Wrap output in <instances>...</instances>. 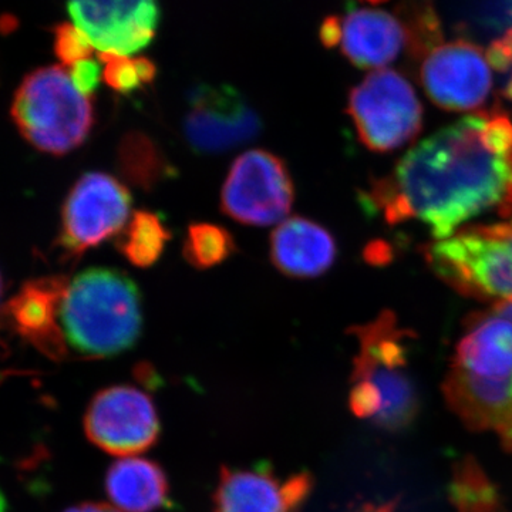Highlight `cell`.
<instances>
[{
	"instance_id": "cell-1",
	"label": "cell",
	"mask_w": 512,
	"mask_h": 512,
	"mask_svg": "<svg viewBox=\"0 0 512 512\" xmlns=\"http://www.w3.org/2000/svg\"><path fill=\"white\" fill-rule=\"evenodd\" d=\"M370 204L389 224L416 221L436 241L488 212L512 214V121L501 111L441 128L376 183Z\"/></svg>"
},
{
	"instance_id": "cell-2",
	"label": "cell",
	"mask_w": 512,
	"mask_h": 512,
	"mask_svg": "<svg viewBox=\"0 0 512 512\" xmlns=\"http://www.w3.org/2000/svg\"><path fill=\"white\" fill-rule=\"evenodd\" d=\"M444 397L464 426L500 439L512 424V309L497 302L468 322L444 380Z\"/></svg>"
},
{
	"instance_id": "cell-3",
	"label": "cell",
	"mask_w": 512,
	"mask_h": 512,
	"mask_svg": "<svg viewBox=\"0 0 512 512\" xmlns=\"http://www.w3.org/2000/svg\"><path fill=\"white\" fill-rule=\"evenodd\" d=\"M60 323L66 345L103 359L133 348L143 328L140 292L117 269H87L67 288Z\"/></svg>"
},
{
	"instance_id": "cell-4",
	"label": "cell",
	"mask_w": 512,
	"mask_h": 512,
	"mask_svg": "<svg viewBox=\"0 0 512 512\" xmlns=\"http://www.w3.org/2000/svg\"><path fill=\"white\" fill-rule=\"evenodd\" d=\"M359 355L355 359L350 407L360 419L379 429L400 431L419 412V397L409 370L407 339L392 312L355 330Z\"/></svg>"
},
{
	"instance_id": "cell-5",
	"label": "cell",
	"mask_w": 512,
	"mask_h": 512,
	"mask_svg": "<svg viewBox=\"0 0 512 512\" xmlns=\"http://www.w3.org/2000/svg\"><path fill=\"white\" fill-rule=\"evenodd\" d=\"M12 119L37 150L64 156L82 146L94 123L92 100L74 86L62 66L37 69L23 79Z\"/></svg>"
},
{
	"instance_id": "cell-6",
	"label": "cell",
	"mask_w": 512,
	"mask_h": 512,
	"mask_svg": "<svg viewBox=\"0 0 512 512\" xmlns=\"http://www.w3.org/2000/svg\"><path fill=\"white\" fill-rule=\"evenodd\" d=\"M427 259L433 271L463 295L512 299V220L460 229L430 245Z\"/></svg>"
},
{
	"instance_id": "cell-7",
	"label": "cell",
	"mask_w": 512,
	"mask_h": 512,
	"mask_svg": "<svg viewBox=\"0 0 512 512\" xmlns=\"http://www.w3.org/2000/svg\"><path fill=\"white\" fill-rule=\"evenodd\" d=\"M348 111L360 141L386 153L420 133L423 109L412 84L390 69L375 70L350 92Z\"/></svg>"
},
{
	"instance_id": "cell-8",
	"label": "cell",
	"mask_w": 512,
	"mask_h": 512,
	"mask_svg": "<svg viewBox=\"0 0 512 512\" xmlns=\"http://www.w3.org/2000/svg\"><path fill=\"white\" fill-rule=\"evenodd\" d=\"M295 198L291 175L281 158L251 150L232 164L221 192V208L232 220L271 227L288 217Z\"/></svg>"
},
{
	"instance_id": "cell-9",
	"label": "cell",
	"mask_w": 512,
	"mask_h": 512,
	"mask_svg": "<svg viewBox=\"0 0 512 512\" xmlns=\"http://www.w3.org/2000/svg\"><path fill=\"white\" fill-rule=\"evenodd\" d=\"M130 211V192L119 180L104 173L84 174L64 202L59 238L64 254L79 258L121 234Z\"/></svg>"
},
{
	"instance_id": "cell-10",
	"label": "cell",
	"mask_w": 512,
	"mask_h": 512,
	"mask_svg": "<svg viewBox=\"0 0 512 512\" xmlns=\"http://www.w3.org/2000/svg\"><path fill=\"white\" fill-rule=\"evenodd\" d=\"M94 446L119 457H134L154 446L160 419L153 400L134 386H113L97 393L84 417Z\"/></svg>"
},
{
	"instance_id": "cell-11",
	"label": "cell",
	"mask_w": 512,
	"mask_h": 512,
	"mask_svg": "<svg viewBox=\"0 0 512 512\" xmlns=\"http://www.w3.org/2000/svg\"><path fill=\"white\" fill-rule=\"evenodd\" d=\"M420 76L437 106L471 111L483 106L493 90V64L483 50L466 40L437 43L423 50Z\"/></svg>"
},
{
	"instance_id": "cell-12",
	"label": "cell",
	"mask_w": 512,
	"mask_h": 512,
	"mask_svg": "<svg viewBox=\"0 0 512 512\" xmlns=\"http://www.w3.org/2000/svg\"><path fill=\"white\" fill-rule=\"evenodd\" d=\"M261 131V117L237 90L208 84L192 90L184 136L195 153H227L255 140Z\"/></svg>"
},
{
	"instance_id": "cell-13",
	"label": "cell",
	"mask_w": 512,
	"mask_h": 512,
	"mask_svg": "<svg viewBox=\"0 0 512 512\" xmlns=\"http://www.w3.org/2000/svg\"><path fill=\"white\" fill-rule=\"evenodd\" d=\"M67 6L99 53L134 55L156 35L157 0H67Z\"/></svg>"
},
{
	"instance_id": "cell-14",
	"label": "cell",
	"mask_w": 512,
	"mask_h": 512,
	"mask_svg": "<svg viewBox=\"0 0 512 512\" xmlns=\"http://www.w3.org/2000/svg\"><path fill=\"white\" fill-rule=\"evenodd\" d=\"M309 491L308 474L282 480L265 468H225L215 493V512H295Z\"/></svg>"
},
{
	"instance_id": "cell-15",
	"label": "cell",
	"mask_w": 512,
	"mask_h": 512,
	"mask_svg": "<svg viewBox=\"0 0 512 512\" xmlns=\"http://www.w3.org/2000/svg\"><path fill=\"white\" fill-rule=\"evenodd\" d=\"M67 288L66 276L32 279L22 285L3 309L12 328L53 359H62L67 353L66 340L57 323Z\"/></svg>"
},
{
	"instance_id": "cell-16",
	"label": "cell",
	"mask_w": 512,
	"mask_h": 512,
	"mask_svg": "<svg viewBox=\"0 0 512 512\" xmlns=\"http://www.w3.org/2000/svg\"><path fill=\"white\" fill-rule=\"evenodd\" d=\"M338 46L360 69H386L410 43L402 20L383 9H352L338 18Z\"/></svg>"
},
{
	"instance_id": "cell-17",
	"label": "cell",
	"mask_w": 512,
	"mask_h": 512,
	"mask_svg": "<svg viewBox=\"0 0 512 512\" xmlns=\"http://www.w3.org/2000/svg\"><path fill=\"white\" fill-rule=\"evenodd\" d=\"M335 239L319 224L301 217L278 225L271 238L276 269L293 278H315L329 271L336 259Z\"/></svg>"
},
{
	"instance_id": "cell-18",
	"label": "cell",
	"mask_w": 512,
	"mask_h": 512,
	"mask_svg": "<svg viewBox=\"0 0 512 512\" xmlns=\"http://www.w3.org/2000/svg\"><path fill=\"white\" fill-rule=\"evenodd\" d=\"M106 491L121 512H156L168 504L167 477L158 464L141 457H121L106 476Z\"/></svg>"
},
{
	"instance_id": "cell-19",
	"label": "cell",
	"mask_w": 512,
	"mask_h": 512,
	"mask_svg": "<svg viewBox=\"0 0 512 512\" xmlns=\"http://www.w3.org/2000/svg\"><path fill=\"white\" fill-rule=\"evenodd\" d=\"M170 238V232L157 214L137 211L121 234L119 249L131 265L148 268L163 255Z\"/></svg>"
},
{
	"instance_id": "cell-20",
	"label": "cell",
	"mask_w": 512,
	"mask_h": 512,
	"mask_svg": "<svg viewBox=\"0 0 512 512\" xmlns=\"http://www.w3.org/2000/svg\"><path fill=\"white\" fill-rule=\"evenodd\" d=\"M183 251L194 268H212L227 261L235 251L234 238L220 225L198 222L188 228Z\"/></svg>"
},
{
	"instance_id": "cell-21",
	"label": "cell",
	"mask_w": 512,
	"mask_h": 512,
	"mask_svg": "<svg viewBox=\"0 0 512 512\" xmlns=\"http://www.w3.org/2000/svg\"><path fill=\"white\" fill-rule=\"evenodd\" d=\"M103 66V80L114 92H136L144 84L153 82L157 69L147 57H130L116 53H99Z\"/></svg>"
},
{
	"instance_id": "cell-22",
	"label": "cell",
	"mask_w": 512,
	"mask_h": 512,
	"mask_svg": "<svg viewBox=\"0 0 512 512\" xmlns=\"http://www.w3.org/2000/svg\"><path fill=\"white\" fill-rule=\"evenodd\" d=\"M454 480V501L458 512H497V494L480 468L464 464Z\"/></svg>"
},
{
	"instance_id": "cell-23",
	"label": "cell",
	"mask_w": 512,
	"mask_h": 512,
	"mask_svg": "<svg viewBox=\"0 0 512 512\" xmlns=\"http://www.w3.org/2000/svg\"><path fill=\"white\" fill-rule=\"evenodd\" d=\"M96 47L89 37L72 23H62L55 29V53L64 67L70 69L82 60L90 59Z\"/></svg>"
},
{
	"instance_id": "cell-24",
	"label": "cell",
	"mask_w": 512,
	"mask_h": 512,
	"mask_svg": "<svg viewBox=\"0 0 512 512\" xmlns=\"http://www.w3.org/2000/svg\"><path fill=\"white\" fill-rule=\"evenodd\" d=\"M69 76L76 89L90 97L103 80V66L90 57L70 67Z\"/></svg>"
},
{
	"instance_id": "cell-25",
	"label": "cell",
	"mask_w": 512,
	"mask_h": 512,
	"mask_svg": "<svg viewBox=\"0 0 512 512\" xmlns=\"http://www.w3.org/2000/svg\"><path fill=\"white\" fill-rule=\"evenodd\" d=\"M490 62L497 70L510 74L508 94L512 97V28L501 39H498L488 52Z\"/></svg>"
},
{
	"instance_id": "cell-26",
	"label": "cell",
	"mask_w": 512,
	"mask_h": 512,
	"mask_svg": "<svg viewBox=\"0 0 512 512\" xmlns=\"http://www.w3.org/2000/svg\"><path fill=\"white\" fill-rule=\"evenodd\" d=\"M64 512H121L114 508L113 505L100 504V503H86L76 505V507L69 508Z\"/></svg>"
},
{
	"instance_id": "cell-27",
	"label": "cell",
	"mask_w": 512,
	"mask_h": 512,
	"mask_svg": "<svg viewBox=\"0 0 512 512\" xmlns=\"http://www.w3.org/2000/svg\"><path fill=\"white\" fill-rule=\"evenodd\" d=\"M510 302L511 308H512V299ZM500 443L501 446H503L505 451H508V453H512V424L510 429L505 431L503 436L500 437Z\"/></svg>"
},
{
	"instance_id": "cell-28",
	"label": "cell",
	"mask_w": 512,
	"mask_h": 512,
	"mask_svg": "<svg viewBox=\"0 0 512 512\" xmlns=\"http://www.w3.org/2000/svg\"><path fill=\"white\" fill-rule=\"evenodd\" d=\"M363 512H394V503L379 505V507L367 508V510Z\"/></svg>"
},
{
	"instance_id": "cell-29",
	"label": "cell",
	"mask_w": 512,
	"mask_h": 512,
	"mask_svg": "<svg viewBox=\"0 0 512 512\" xmlns=\"http://www.w3.org/2000/svg\"><path fill=\"white\" fill-rule=\"evenodd\" d=\"M0 512H5V503H3L2 495H0Z\"/></svg>"
},
{
	"instance_id": "cell-30",
	"label": "cell",
	"mask_w": 512,
	"mask_h": 512,
	"mask_svg": "<svg viewBox=\"0 0 512 512\" xmlns=\"http://www.w3.org/2000/svg\"><path fill=\"white\" fill-rule=\"evenodd\" d=\"M3 293V281H2V275H0V298H2Z\"/></svg>"
}]
</instances>
